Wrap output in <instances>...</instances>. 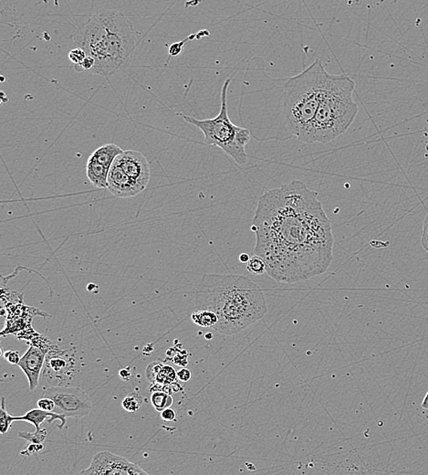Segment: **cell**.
Segmentation results:
<instances>
[{"label": "cell", "instance_id": "cell-7", "mask_svg": "<svg viewBox=\"0 0 428 475\" xmlns=\"http://www.w3.org/2000/svg\"><path fill=\"white\" fill-rule=\"evenodd\" d=\"M80 371V359L73 348L49 351L41 374L43 388L72 387Z\"/></svg>", "mask_w": 428, "mask_h": 475}, {"label": "cell", "instance_id": "cell-17", "mask_svg": "<svg viewBox=\"0 0 428 475\" xmlns=\"http://www.w3.org/2000/svg\"><path fill=\"white\" fill-rule=\"evenodd\" d=\"M173 396L170 393L165 391H154L151 396V402L153 408L157 411H163L167 408H171L173 405Z\"/></svg>", "mask_w": 428, "mask_h": 475}, {"label": "cell", "instance_id": "cell-13", "mask_svg": "<svg viewBox=\"0 0 428 475\" xmlns=\"http://www.w3.org/2000/svg\"><path fill=\"white\" fill-rule=\"evenodd\" d=\"M67 416L64 414H61V413H57V412H54V411H48V410H44V409H41V408H33L31 409L30 411H28L24 416H20V417H15V421H27L29 423H31L32 425L36 427V430H40V425L42 424V422L44 421H47L48 423H52L54 420H60L61 421V424L58 426V428L61 430L63 429V427L66 425V421H67Z\"/></svg>", "mask_w": 428, "mask_h": 475}, {"label": "cell", "instance_id": "cell-30", "mask_svg": "<svg viewBox=\"0 0 428 475\" xmlns=\"http://www.w3.org/2000/svg\"><path fill=\"white\" fill-rule=\"evenodd\" d=\"M421 243H422L423 248L428 252V213L427 214L424 220Z\"/></svg>", "mask_w": 428, "mask_h": 475}, {"label": "cell", "instance_id": "cell-34", "mask_svg": "<svg viewBox=\"0 0 428 475\" xmlns=\"http://www.w3.org/2000/svg\"><path fill=\"white\" fill-rule=\"evenodd\" d=\"M250 256L249 255L248 253H241V254L239 255V261H240V262H242V263H246V264H247L248 262H250Z\"/></svg>", "mask_w": 428, "mask_h": 475}, {"label": "cell", "instance_id": "cell-25", "mask_svg": "<svg viewBox=\"0 0 428 475\" xmlns=\"http://www.w3.org/2000/svg\"><path fill=\"white\" fill-rule=\"evenodd\" d=\"M37 408H41V409H44V410H48V411H54L55 409V402L50 398V397H48V396H44L42 398H40L38 401H37Z\"/></svg>", "mask_w": 428, "mask_h": 475}, {"label": "cell", "instance_id": "cell-1", "mask_svg": "<svg viewBox=\"0 0 428 475\" xmlns=\"http://www.w3.org/2000/svg\"><path fill=\"white\" fill-rule=\"evenodd\" d=\"M251 231L254 252L269 277L285 283L324 274L333 260L334 236L318 193L301 180L269 189L257 201Z\"/></svg>", "mask_w": 428, "mask_h": 475}, {"label": "cell", "instance_id": "cell-23", "mask_svg": "<svg viewBox=\"0 0 428 475\" xmlns=\"http://www.w3.org/2000/svg\"><path fill=\"white\" fill-rule=\"evenodd\" d=\"M86 57H87V53H86L85 50L81 49L80 47H77L75 49H71L69 53V59L73 63L74 65H79L80 63L84 61Z\"/></svg>", "mask_w": 428, "mask_h": 475}, {"label": "cell", "instance_id": "cell-31", "mask_svg": "<svg viewBox=\"0 0 428 475\" xmlns=\"http://www.w3.org/2000/svg\"><path fill=\"white\" fill-rule=\"evenodd\" d=\"M178 378L182 382H188L192 378V372L187 368H182L178 372Z\"/></svg>", "mask_w": 428, "mask_h": 475}, {"label": "cell", "instance_id": "cell-26", "mask_svg": "<svg viewBox=\"0 0 428 475\" xmlns=\"http://www.w3.org/2000/svg\"><path fill=\"white\" fill-rule=\"evenodd\" d=\"M161 365H162V364H160L158 362H154V363H152L151 365L147 367L146 377L147 378L149 379L150 382H153V383H154V380H155L157 373L159 371Z\"/></svg>", "mask_w": 428, "mask_h": 475}, {"label": "cell", "instance_id": "cell-18", "mask_svg": "<svg viewBox=\"0 0 428 475\" xmlns=\"http://www.w3.org/2000/svg\"><path fill=\"white\" fill-rule=\"evenodd\" d=\"M178 378V373L175 368L169 365H162L159 371L156 375L154 383L162 384V385H170L175 382Z\"/></svg>", "mask_w": 428, "mask_h": 475}, {"label": "cell", "instance_id": "cell-19", "mask_svg": "<svg viewBox=\"0 0 428 475\" xmlns=\"http://www.w3.org/2000/svg\"><path fill=\"white\" fill-rule=\"evenodd\" d=\"M143 403V397L140 393L134 392L125 396L122 402V408L128 412H136L141 408Z\"/></svg>", "mask_w": 428, "mask_h": 475}, {"label": "cell", "instance_id": "cell-2", "mask_svg": "<svg viewBox=\"0 0 428 475\" xmlns=\"http://www.w3.org/2000/svg\"><path fill=\"white\" fill-rule=\"evenodd\" d=\"M197 310H210L218 317L212 328L222 335L238 334L268 313L260 287L249 277L236 274H207L196 290Z\"/></svg>", "mask_w": 428, "mask_h": 475}, {"label": "cell", "instance_id": "cell-11", "mask_svg": "<svg viewBox=\"0 0 428 475\" xmlns=\"http://www.w3.org/2000/svg\"><path fill=\"white\" fill-rule=\"evenodd\" d=\"M46 355L37 347L31 346L19 361V366L29 380L30 390H35L39 384V378L45 365Z\"/></svg>", "mask_w": 428, "mask_h": 475}, {"label": "cell", "instance_id": "cell-29", "mask_svg": "<svg viewBox=\"0 0 428 475\" xmlns=\"http://www.w3.org/2000/svg\"><path fill=\"white\" fill-rule=\"evenodd\" d=\"M4 357L11 365H19V361L21 359L19 352L14 350L6 351V353L4 354Z\"/></svg>", "mask_w": 428, "mask_h": 475}, {"label": "cell", "instance_id": "cell-5", "mask_svg": "<svg viewBox=\"0 0 428 475\" xmlns=\"http://www.w3.org/2000/svg\"><path fill=\"white\" fill-rule=\"evenodd\" d=\"M328 75L321 61L316 60L284 84L283 113L288 131L298 139L316 114Z\"/></svg>", "mask_w": 428, "mask_h": 475}, {"label": "cell", "instance_id": "cell-9", "mask_svg": "<svg viewBox=\"0 0 428 475\" xmlns=\"http://www.w3.org/2000/svg\"><path fill=\"white\" fill-rule=\"evenodd\" d=\"M80 475H141L148 473L124 457L101 451L93 456L91 465L81 471Z\"/></svg>", "mask_w": 428, "mask_h": 475}, {"label": "cell", "instance_id": "cell-21", "mask_svg": "<svg viewBox=\"0 0 428 475\" xmlns=\"http://www.w3.org/2000/svg\"><path fill=\"white\" fill-rule=\"evenodd\" d=\"M47 430L46 429H40L36 430V433H19V436L21 438L27 439L31 443H36V444H42L43 442L47 438Z\"/></svg>", "mask_w": 428, "mask_h": 475}, {"label": "cell", "instance_id": "cell-20", "mask_svg": "<svg viewBox=\"0 0 428 475\" xmlns=\"http://www.w3.org/2000/svg\"><path fill=\"white\" fill-rule=\"evenodd\" d=\"M15 417L9 414L6 410V398L3 396L1 398V414H0V430L2 434H6L11 426Z\"/></svg>", "mask_w": 428, "mask_h": 475}, {"label": "cell", "instance_id": "cell-35", "mask_svg": "<svg viewBox=\"0 0 428 475\" xmlns=\"http://www.w3.org/2000/svg\"><path fill=\"white\" fill-rule=\"evenodd\" d=\"M422 408L424 409H428V391L427 392V395L425 396V398L423 399L422 402Z\"/></svg>", "mask_w": 428, "mask_h": 475}, {"label": "cell", "instance_id": "cell-33", "mask_svg": "<svg viewBox=\"0 0 428 475\" xmlns=\"http://www.w3.org/2000/svg\"><path fill=\"white\" fill-rule=\"evenodd\" d=\"M119 375H120V377H121L123 380L128 381L130 378H131V376H132V372H131L129 367L128 368H123L121 371L119 372Z\"/></svg>", "mask_w": 428, "mask_h": 475}, {"label": "cell", "instance_id": "cell-3", "mask_svg": "<svg viewBox=\"0 0 428 475\" xmlns=\"http://www.w3.org/2000/svg\"><path fill=\"white\" fill-rule=\"evenodd\" d=\"M74 42L95 60L90 73L106 78L128 66L136 47L133 23L115 9L93 14L76 32Z\"/></svg>", "mask_w": 428, "mask_h": 475}, {"label": "cell", "instance_id": "cell-22", "mask_svg": "<svg viewBox=\"0 0 428 475\" xmlns=\"http://www.w3.org/2000/svg\"><path fill=\"white\" fill-rule=\"evenodd\" d=\"M247 270L251 274L261 275L266 273V264L259 256L251 257L250 262L247 263Z\"/></svg>", "mask_w": 428, "mask_h": 475}, {"label": "cell", "instance_id": "cell-14", "mask_svg": "<svg viewBox=\"0 0 428 475\" xmlns=\"http://www.w3.org/2000/svg\"><path fill=\"white\" fill-rule=\"evenodd\" d=\"M87 177L89 178L92 186L97 189H107L108 186V176L110 169L101 164L96 159L91 156L86 165Z\"/></svg>", "mask_w": 428, "mask_h": 475}, {"label": "cell", "instance_id": "cell-6", "mask_svg": "<svg viewBox=\"0 0 428 475\" xmlns=\"http://www.w3.org/2000/svg\"><path fill=\"white\" fill-rule=\"evenodd\" d=\"M231 78L226 79L221 91V107L219 114L211 119L199 120L195 117L178 114L183 120L199 128L208 146H217L227 156L241 165L247 162L248 155L246 146L250 142L251 133L249 129L234 124L227 111V93Z\"/></svg>", "mask_w": 428, "mask_h": 475}, {"label": "cell", "instance_id": "cell-8", "mask_svg": "<svg viewBox=\"0 0 428 475\" xmlns=\"http://www.w3.org/2000/svg\"><path fill=\"white\" fill-rule=\"evenodd\" d=\"M44 396L55 402L54 412L68 418H83L91 413L92 402L85 391L77 387H52L46 389Z\"/></svg>", "mask_w": 428, "mask_h": 475}, {"label": "cell", "instance_id": "cell-28", "mask_svg": "<svg viewBox=\"0 0 428 475\" xmlns=\"http://www.w3.org/2000/svg\"><path fill=\"white\" fill-rule=\"evenodd\" d=\"M161 418H162V420H165L166 422L176 421L178 420V413L173 408H165L163 411H161Z\"/></svg>", "mask_w": 428, "mask_h": 475}, {"label": "cell", "instance_id": "cell-16", "mask_svg": "<svg viewBox=\"0 0 428 475\" xmlns=\"http://www.w3.org/2000/svg\"><path fill=\"white\" fill-rule=\"evenodd\" d=\"M194 323L201 327L212 328L218 322V317L214 312L210 310H197L191 316Z\"/></svg>", "mask_w": 428, "mask_h": 475}, {"label": "cell", "instance_id": "cell-15", "mask_svg": "<svg viewBox=\"0 0 428 475\" xmlns=\"http://www.w3.org/2000/svg\"><path fill=\"white\" fill-rule=\"evenodd\" d=\"M123 152L122 148L115 144H106L99 147L97 150L92 153V157L101 164H104L110 169L111 164L115 161L117 157Z\"/></svg>", "mask_w": 428, "mask_h": 475}, {"label": "cell", "instance_id": "cell-32", "mask_svg": "<svg viewBox=\"0 0 428 475\" xmlns=\"http://www.w3.org/2000/svg\"><path fill=\"white\" fill-rule=\"evenodd\" d=\"M43 446L42 444H36V443H31V445H29V447L26 449V451H21V454L22 455H30V454H33L35 452H37V451L42 450Z\"/></svg>", "mask_w": 428, "mask_h": 475}, {"label": "cell", "instance_id": "cell-10", "mask_svg": "<svg viewBox=\"0 0 428 475\" xmlns=\"http://www.w3.org/2000/svg\"><path fill=\"white\" fill-rule=\"evenodd\" d=\"M115 162L143 191L146 189L151 172L149 163L143 153L135 150L123 151L117 157Z\"/></svg>", "mask_w": 428, "mask_h": 475}, {"label": "cell", "instance_id": "cell-24", "mask_svg": "<svg viewBox=\"0 0 428 475\" xmlns=\"http://www.w3.org/2000/svg\"><path fill=\"white\" fill-rule=\"evenodd\" d=\"M94 65H95V60L92 58V56L87 55L84 61L79 65H75V70L77 72H84V71L90 72L92 68L94 67Z\"/></svg>", "mask_w": 428, "mask_h": 475}, {"label": "cell", "instance_id": "cell-27", "mask_svg": "<svg viewBox=\"0 0 428 475\" xmlns=\"http://www.w3.org/2000/svg\"><path fill=\"white\" fill-rule=\"evenodd\" d=\"M195 36H196V34H195V35H193L192 38H190L191 36H189V38H187V39H186V40H184L183 41L172 44L171 46L169 47V51H168V53H169V55H170V57H175V56H178V55L180 54V53L182 52V50H183V45H184L183 43L185 42L186 40H190V39H194L193 37Z\"/></svg>", "mask_w": 428, "mask_h": 475}, {"label": "cell", "instance_id": "cell-4", "mask_svg": "<svg viewBox=\"0 0 428 475\" xmlns=\"http://www.w3.org/2000/svg\"><path fill=\"white\" fill-rule=\"evenodd\" d=\"M355 88L347 74L329 73L316 114L299 140L325 144L346 133L359 111L353 97Z\"/></svg>", "mask_w": 428, "mask_h": 475}, {"label": "cell", "instance_id": "cell-12", "mask_svg": "<svg viewBox=\"0 0 428 475\" xmlns=\"http://www.w3.org/2000/svg\"><path fill=\"white\" fill-rule=\"evenodd\" d=\"M107 189L118 198H132L143 192L115 161L110 166Z\"/></svg>", "mask_w": 428, "mask_h": 475}, {"label": "cell", "instance_id": "cell-36", "mask_svg": "<svg viewBox=\"0 0 428 475\" xmlns=\"http://www.w3.org/2000/svg\"><path fill=\"white\" fill-rule=\"evenodd\" d=\"M213 336H214V335H213V334H212V333H208L207 335H205V337H206V339H208V340H211V339L213 338Z\"/></svg>", "mask_w": 428, "mask_h": 475}]
</instances>
